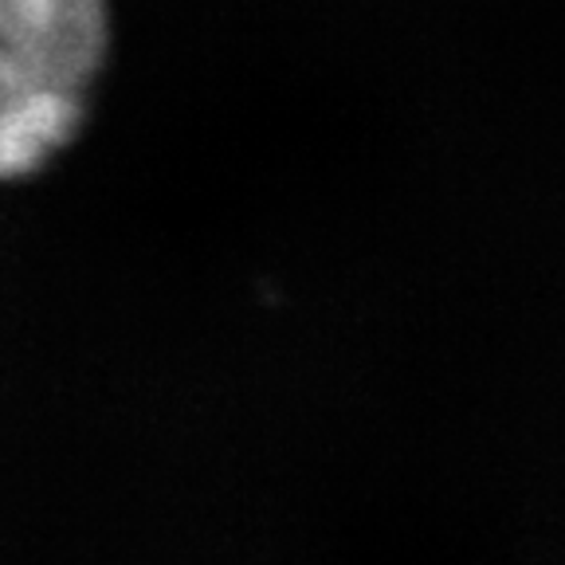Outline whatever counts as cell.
I'll list each match as a JSON object with an SVG mask.
<instances>
[{"label": "cell", "mask_w": 565, "mask_h": 565, "mask_svg": "<svg viewBox=\"0 0 565 565\" xmlns=\"http://www.w3.org/2000/svg\"><path fill=\"white\" fill-rule=\"evenodd\" d=\"M0 44L47 79L83 90L106 52V0H0Z\"/></svg>", "instance_id": "obj_1"}, {"label": "cell", "mask_w": 565, "mask_h": 565, "mask_svg": "<svg viewBox=\"0 0 565 565\" xmlns=\"http://www.w3.org/2000/svg\"><path fill=\"white\" fill-rule=\"evenodd\" d=\"M83 122V90L63 87L0 44V181L28 177Z\"/></svg>", "instance_id": "obj_2"}]
</instances>
